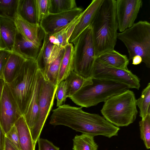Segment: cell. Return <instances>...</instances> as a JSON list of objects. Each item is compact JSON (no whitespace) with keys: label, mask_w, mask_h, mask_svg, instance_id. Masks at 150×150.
I'll return each instance as SVG.
<instances>
[{"label":"cell","mask_w":150,"mask_h":150,"mask_svg":"<svg viewBox=\"0 0 150 150\" xmlns=\"http://www.w3.org/2000/svg\"><path fill=\"white\" fill-rule=\"evenodd\" d=\"M74 54L73 45L69 42L64 48L62 58L57 80V85L64 80L73 70Z\"/></svg>","instance_id":"obj_22"},{"label":"cell","mask_w":150,"mask_h":150,"mask_svg":"<svg viewBox=\"0 0 150 150\" xmlns=\"http://www.w3.org/2000/svg\"><path fill=\"white\" fill-rule=\"evenodd\" d=\"M64 48L51 43L49 40L48 35L45 33L42 45L36 60L39 69L43 74L49 64L57 57Z\"/></svg>","instance_id":"obj_15"},{"label":"cell","mask_w":150,"mask_h":150,"mask_svg":"<svg viewBox=\"0 0 150 150\" xmlns=\"http://www.w3.org/2000/svg\"><path fill=\"white\" fill-rule=\"evenodd\" d=\"M6 137L9 139L19 150H20L18 134L15 125L6 134Z\"/></svg>","instance_id":"obj_34"},{"label":"cell","mask_w":150,"mask_h":150,"mask_svg":"<svg viewBox=\"0 0 150 150\" xmlns=\"http://www.w3.org/2000/svg\"><path fill=\"white\" fill-rule=\"evenodd\" d=\"M103 1L93 0L88 7L83 11L70 37L69 42L71 43L84 30L92 24Z\"/></svg>","instance_id":"obj_14"},{"label":"cell","mask_w":150,"mask_h":150,"mask_svg":"<svg viewBox=\"0 0 150 150\" xmlns=\"http://www.w3.org/2000/svg\"><path fill=\"white\" fill-rule=\"evenodd\" d=\"M18 33L15 21L0 17V49L12 50Z\"/></svg>","instance_id":"obj_16"},{"label":"cell","mask_w":150,"mask_h":150,"mask_svg":"<svg viewBox=\"0 0 150 150\" xmlns=\"http://www.w3.org/2000/svg\"><path fill=\"white\" fill-rule=\"evenodd\" d=\"M19 0H0V17L14 21L18 17Z\"/></svg>","instance_id":"obj_27"},{"label":"cell","mask_w":150,"mask_h":150,"mask_svg":"<svg viewBox=\"0 0 150 150\" xmlns=\"http://www.w3.org/2000/svg\"><path fill=\"white\" fill-rule=\"evenodd\" d=\"M37 21L40 22L49 13L50 0H35Z\"/></svg>","instance_id":"obj_32"},{"label":"cell","mask_w":150,"mask_h":150,"mask_svg":"<svg viewBox=\"0 0 150 150\" xmlns=\"http://www.w3.org/2000/svg\"><path fill=\"white\" fill-rule=\"evenodd\" d=\"M64 48L61 51L57 57L48 66L43 74L46 79L54 85L57 86V80L62 57Z\"/></svg>","instance_id":"obj_26"},{"label":"cell","mask_w":150,"mask_h":150,"mask_svg":"<svg viewBox=\"0 0 150 150\" xmlns=\"http://www.w3.org/2000/svg\"><path fill=\"white\" fill-rule=\"evenodd\" d=\"M22 115L8 84L5 82L0 101V125L5 134Z\"/></svg>","instance_id":"obj_10"},{"label":"cell","mask_w":150,"mask_h":150,"mask_svg":"<svg viewBox=\"0 0 150 150\" xmlns=\"http://www.w3.org/2000/svg\"><path fill=\"white\" fill-rule=\"evenodd\" d=\"M96 58L110 66L122 69H128L129 60L127 56L114 50L103 53Z\"/></svg>","instance_id":"obj_21"},{"label":"cell","mask_w":150,"mask_h":150,"mask_svg":"<svg viewBox=\"0 0 150 150\" xmlns=\"http://www.w3.org/2000/svg\"><path fill=\"white\" fill-rule=\"evenodd\" d=\"M92 81L69 98L76 105L85 108L95 106L130 88L125 84L109 80L92 78Z\"/></svg>","instance_id":"obj_4"},{"label":"cell","mask_w":150,"mask_h":150,"mask_svg":"<svg viewBox=\"0 0 150 150\" xmlns=\"http://www.w3.org/2000/svg\"><path fill=\"white\" fill-rule=\"evenodd\" d=\"M11 52L0 49V79H3L4 67Z\"/></svg>","instance_id":"obj_36"},{"label":"cell","mask_w":150,"mask_h":150,"mask_svg":"<svg viewBox=\"0 0 150 150\" xmlns=\"http://www.w3.org/2000/svg\"><path fill=\"white\" fill-rule=\"evenodd\" d=\"M67 88L68 96L70 98L82 88L92 83V78H85L73 70L65 80Z\"/></svg>","instance_id":"obj_23"},{"label":"cell","mask_w":150,"mask_h":150,"mask_svg":"<svg viewBox=\"0 0 150 150\" xmlns=\"http://www.w3.org/2000/svg\"><path fill=\"white\" fill-rule=\"evenodd\" d=\"M18 17L32 23L37 21L35 0H19L17 9Z\"/></svg>","instance_id":"obj_24"},{"label":"cell","mask_w":150,"mask_h":150,"mask_svg":"<svg viewBox=\"0 0 150 150\" xmlns=\"http://www.w3.org/2000/svg\"><path fill=\"white\" fill-rule=\"evenodd\" d=\"M25 59L20 55L11 52L3 71V79L5 83L9 84L16 78Z\"/></svg>","instance_id":"obj_19"},{"label":"cell","mask_w":150,"mask_h":150,"mask_svg":"<svg viewBox=\"0 0 150 150\" xmlns=\"http://www.w3.org/2000/svg\"><path fill=\"white\" fill-rule=\"evenodd\" d=\"M143 4L142 0H116V16L120 32L132 27Z\"/></svg>","instance_id":"obj_11"},{"label":"cell","mask_w":150,"mask_h":150,"mask_svg":"<svg viewBox=\"0 0 150 150\" xmlns=\"http://www.w3.org/2000/svg\"><path fill=\"white\" fill-rule=\"evenodd\" d=\"M39 69L36 60L25 59L18 76L8 84L22 115L27 110L33 93Z\"/></svg>","instance_id":"obj_6"},{"label":"cell","mask_w":150,"mask_h":150,"mask_svg":"<svg viewBox=\"0 0 150 150\" xmlns=\"http://www.w3.org/2000/svg\"><path fill=\"white\" fill-rule=\"evenodd\" d=\"M6 134L0 125V150H4Z\"/></svg>","instance_id":"obj_38"},{"label":"cell","mask_w":150,"mask_h":150,"mask_svg":"<svg viewBox=\"0 0 150 150\" xmlns=\"http://www.w3.org/2000/svg\"><path fill=\"white\" fill-rule=\"evenodd\" d=\"M57 87L45 78L40 96L38 119L34 126L30 129L35 144L39 138L45 123L53 105Z\"/></svg>","instance_id":"obj_9"},{"label":"cell","mask_w":150,"mask_h":150,"mask_svg":"<svg viewBox=\"0 0 150 150\" xmlns=\"http://www.w3.org/2000/svg\"><path fill=\"white\" fill-rule=\"evenodd\" d=\"M68 25L57 32L50 35H48L51 43L58 47L64 48L69 43L70 37L67 29Z\"/></svg>","instance_id":"obj_30"},{"label":"cell","mask_w":150,"mask_h":150,"mask_svg":"<svg viewBox=\"0 0 150 150\" xmlns=\"http://www.w3.org/2000/svg\"><path fill=\"white\" fill-rule=\"evenodd\" d=\"M18 134L20 150H35V144L24 117L22 115L15 125Z\"/></svg>","instance_id":"obj_20"},{"label":"cell","mask_w":150,"mask_h":150,"mask_svg":"<svg viewBox=\"0 0 150 150\" xmlns=\"http://www.w3.org/2000/svg\"><path fill=\"white\" fill-rule=\"evenodd\" d=\"M92 78L122 83L130 88L139 90L140 86L139 78L130 71L110 66L97 58L94 66Z\"/></svg>","instance_id":"obj_8"},{"label":"cell","mask_w":150,"mask_h":150,"mask_svg":"<svg viewBox=\"0 0 150 150\" xmlns=\"http://www.w3.org/2000/svg\"><path fill=\"white\" fill-rule=\"evenodd\" d=\"M117 38L127 48L129 60L135 56L141 57L146 66L150 68V23L139 21L124 31L117 33Z\"/></svg>","instance_id":"obj_5"},{"label":"cell","mask_w":150,"mask_h":150,"mask_svg":"<svg viewBox=\"0 0 150 150\" xmlns=\"http://www.w3.org/2000/svg\"><path fill=\"white\" fill-rule=\"evenodd\" d=\"M132 60V64L134 65L139 64L142 62V57L139 56H134Z\"/></svg>","instance_id":"obj_39"},{"label":"cell","mask_w":150,"mask_h":150,"mask_svg":"<svg viewBox=\"0 0 150 150\" xmlns=\"http://www.w3.org/2000/svg\"><path fill=\"white\" fill-rule=\"evenodd\" d=\"M71 43L74 47L73 70L85 78H92L96 57L91 25Z\"/></svg>","instance_id":"obj_7"},{"label":"cell","mask_w":150,"mask_h":150,"mask_svg":"<svg viewBox=\"0 0 150 150\" xmlns=\"http://www.w3.org/2000/svg\"><path fill=\"white\" fill-rule=\"evenodd\" d=\"M45 79L42 72L39 69L33 93L27 110L23 115L30 129L34 126L38 119L40 96Z\"/></svg>","instance_id":"obj_13"},{"label":"cell","mask_w":150,"mask_h":150,"mask_svg":"<svg viewBox=\"0 0 150 150\" xmlns=\"http://www.w3.org/2000/svg\"><path fill=\"white\" fill-rule=\"evenodd\" d=\"M5 81L3 79H0V101L1 98Z\"/></svg>","instance_id":"obj_40"},{"label":"cell","mask_w":150,"mask_h":150,"mask_svg":"<svg viewBox=\"0 0 150 150\" xmlns=\"http://www.w3.org/2000/svg\"><path fill=\"white\" fill-rule=\"evenodd\" d=\"M42 45L27 40L18 31L11 52L25 59L36 60Z\"/></svg>","instance_id":"obj_18"},{"label":"cell","mask_w":150,"mask_h":150,"mask_svg":"<svg viewBox=\"0 0 150 150\" xmlns=\"http://www.w3.org/2000/svg\"><path fill=\"white\" fill-rule=\"evenodd\" d=\"M75 0H50L49 13H57L77 8Z\"/></svg>","instance_id":"obj_29"},{"label":"cell","mask_w":150,"mask_h":150,"mask_svg":"<svg viewBox=\"0 0 150 150\" xmlns=\"http://www.w3.org/2000/svg\"><path fill=\"white\" fill-rule=\"evenodd\" d=\"M136 104L139 109V116L142 119L150 114V83L142 92L140 97L136 100Z\"/></svg>","instance_id":"obj_28"},{"label":"cell","mask_w":150,"mask_h":150,"mask_svg":"<svg viewBox=\"0 0 150 150\" xmlns=\"http://www.w3.org/2000/svg\"><path fill=\"white\" fill-rule=\"evenodd\" d=\"M15 22L18 32L25 39L42 45L45 33L39 23H31L18 17Z\"/></svg>","instance_id":"obj_17"},{"label":"cell","mask_w":150,"mask_h":150,"mask_svg":"<svg viewBox=\"0 0 150 150\" xmlns=\"http://www.w3.org/2000/svg\"><path fill=\"white\" fill-rule=\"evenodd\" d=\"M134 92L129 89L104 102L101 112L108 122L117 127L127 126L135 120L138 111Z\"/></svg>","instance_id":"obj_3"},{"label":"cell","mask_w":150,"mask_h":150,"mask_svg":"<svg viewBox=\"0 0 150 150\" xmlns=\"http://www.w3.org/2000/svg\"><path fill=\"white\" fill-rule=\"evenodd\" d=\"M81 107L63 104L53 110L52 125H62L93 137L102 135L110 138L117 136L120 129L98 114L86 112Z\"/></svg>","instance_id":"obj_1"},{"label":"cell","mask_w":150,"mask_h":150,"mask_svg":"<svg viewBox=\"0 0 150 150\" xmlns=\"http://www.w3.org/2000/svg\"><path fill=\"white\" fill-rule=\"evenodd\" d=\"M39 150H59V147L54 145L46 139L39 138L38 141Z\"/></svg>","instance_id":"obj_35"},{"label":"cell","mask_w":150,"mask_h":150,"mask_svg":"<svg viewBox=\"0 0 150 150\" xmlns=\"http://www.w3.org/2000/svg\"><path fill=\"white\" fill-rule=\"evenodd\" d=\"M57 99V107L63 105L68 98L67 87L65 80L62 81L57 85L55 92Z\"/></svg>","instance_id":"obj_33"},{"label":"cell","mask_w":150,"mask_h":150,"mask_svg":"<svg viewBox=\"0 0 150 150\" xmlns=\"http://www.w3.org/2000/svg\"><path fill=\"white\" fill-rule=\"evenodd\" d=\"M73 150H98V145L94 137L84 134L76 135L73 139Z\"/></svg>","instance_id":"obj_25"},{"label":"cell","mask_w":150,"mask_h":150,"mask_svg":"<svg viewBox=\"0 0 150 150\" xmlns=\"http://www.w3.org/2000/svg\"><path fill=\"white\" fill-rule=\"evenodd\" d=\"M115 4V0H104L91 25L96 58L114 50L116 44L118 28Z\"/></svg>","instance_id":"obj_2"},{"label":"cell","mask_w":150,"mask_h":150,"mask_svg":"<svg viewBox=\"0 0 150 150\" xmlns=\"http://www.w3.org/2000/svg\"><path fill=\"white\" fill-rule=\"evenodd\" d=\"M83 9L77 7L73 9L57 13H49L40 23L44 33L53 34L64 28L83 12Z\"/></svg>","instance_id":"obj_12"},{"label":"cell","mask_w":150,"mask_h":150,"mask_svg":"<svg viewBox=\"0 0 150 150\" xmlns=\"http://www.w3.org/2000/svg\"><path fill=\"white\" fill-rule=\"evenodd\" d=\"M4 150H19L9 139L6 137Z\"/></svg>","instance_id":"obj_37"},{"label":"cell","mask_w":150,"mask_h":150,"mask_svg":"<svg viewBox=\"0 0 150 150\" xmlns=\"http://www.w3.org/2000/svg\"><path fill=\"white\" fill-rule=\"evenodd\" d=\"M140 138L146 148H150V114L147 115L139 122Z\"/></svg>","instance_id":"obj_31"}]
</instances>
